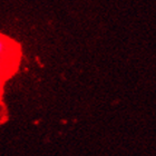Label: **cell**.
<instances>
[{"label": "cell", "mask_w": 156, "mask_h": 156, "mask_svg": "<svg viewBox=\"0 0 156 156\" xmlns=\"http://www.w3.org/2000/svg\"><path fill=\"white\" fill-rule=\"evenodd\" d=\"M3 69V62H2V59L0 58V72Z\"/></svg>", "instance_id": "2"}, {"label": "cell", "mask_w": 156, "mask_h": 156, "mask_svg": "<svg viewBox=\"0 0 156 156\" xmlns=\"http://www.w3.org/2000/svg\"><path fill=\"white\" fill-rule=\"evenodd\" d=\"M7 48H8V44L2 36H0V58L6 54Z\"/></svg>", "instance_id": "1"}]
</instances>
